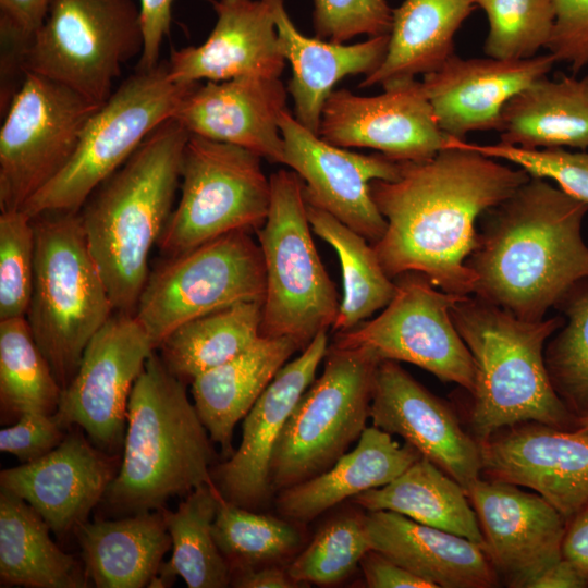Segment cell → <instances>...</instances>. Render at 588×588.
<instances>
[{"instance_id": "obj_27", "label": "cell", "mask_w": 588, "mask_h": 588, "mask_svg": "<svg viewBox=\"0 0 588 588\" xmlns=\"http://www.w3.org/2000/svg\"><path fill=\"white\" fill-rule=\"evenodd\" d=\"M267 1L273 12L280 50L292 68L287 91L294 101V117L318 134L322 109L334 85L346 76H366L376 71L387 54L389 34L353 45L307 37L295 27L284 0Z\"/></svg>"}, {"instance_id": "obj_51", "label": "cell", "mask_w": 588, "mask_h": 588, "mask_svg": "<svg viewBox=\"0 0 588 588\" xmlns=\"http://www.w3.org/2000/svg\"><path fill=\"white\" fill-rule=\"evenodd\" d=\"M562 554L588 580V505L567 520Z\"/></svg>"}, {"instance_id": "obj_43", "label": "cell", "mask_w": 588, "mask_h": 588, "mask_svg": "<svg viewBox=\"0 0 588 588\" xmlns=\"http://www.w3.org/2000/svg\"><path fill=\"white\" fill-rule=\"evenodd\" d=\"M35 274V229L23 210L0 215V320L25 317Z\"/></svg>"}, {"instance_id": "obj_9", "label": "cell", "mask_w": 588, "mask_h": 588, "mask_svg": "<svg viewBox=\"0 0 588 588\" xmlns=\"http://www.w3.org/2000/svg\"><path fill=\"white\" fill-rule=\"evenodd\" d=\"M143 47L140 7L134 0H50L24 66L102 106L122 66Z\"/></svg>"}, {"instance_id": "obj_23", "label": "cell", "mask_w": 588, "mask_h": 588, "mask_svg": "<svg viewBox=\"0 0 588 588\" xmlns=\"http://www.w3.org/2000/svg\"><path fill=\"white\" fill-rule=\"evenodd\" d=\"M287 89L280 78L240 76L193 83L172 118L191 135L245 148L283 163L280 113Z\"/></svg>"}, {"instance_id": "obj_16", "label": "cell", "mask_w": 588, "mask_h": 588, "mask_svg": "<svg viewBox=\"0 0 588 588\" xmlns=\"http://www.w3.org/2000/svg\"><path fill=\"white\" fill-rule=\"evenodd\" d=\"M279 127L283 164L302 179L306 203L331 213L369 243H377L387 221L371 197L370 183L396 180L401 162L380 152L363 155L329 144L287 109L280 113Z\"/></svg>"}, {"instance_id": "obj_19", "label": "cell", "mask_w": 588, "mask_h": 588, "mask_svg": "<svg viewBox=\"0 0 588 588\" xmlns=\"http://www.w3.org/2000/svg\"><path fill=\"white\" fill-rule=\"evenodd\" d=\"M476 512L483 547L494 569L510 587L529 588L558 562L566 519L540 494L479 478L466 492Z\"/></svg>"}, {"instance_id": "obj_3", "label": "cell", "mask_w": 588, "mask_h": 588, "mask_svg": "<svg viewBox=\"0 0 588 588\" xmlns=\"http://www.w3.org/2000/svg\"><path fill=\"white\" fill-rule=\"evenodd\" d=\"M189 135L173 118L164 121L79 210L89 250L119 313L136 309L150 250L173 210Z\"/></svg>"}, {"instance_id": "obj_14", "label": "cell", "mask_w": 588, "mask_h": 588, "mask_svg": "<svg viewBox=\"0 0 588 588\" xmlns=\"http://www.w3.org/2000/svg\"><path fill=\"white\" fill-rule=\"evenodd\" d=\"M393 280L395 293L383 310L371 320L336 332L332 344L365 348L380 362L411 363L471 393L475 363L451 315L463 296L438 289L415 271Z\"/></svg>"}, {"instance_id": "obj_15", "label": "cell", "mask_w": 588, "mask_h": 588, "mask_svg": "<svg viewBox=\"0 0 588 588\" xmlns=\"http://www.w3.org/2000/svg\"><path fill=\"white\" fill-rule=\"evenodd\" d=\"M155 350L134 315H112L88 342L56 414L114 455L124 442L131 391Z\"/></svg>"}, {"instance_id": "obj_12", "label": "cell", "mask_w": 588, "mask_h": 588, "mask_svg": "<svg viewBox=\"0 0 588 588\" xmlns=\"http://www.w3.org/2000/svg\"><path fill=\"white\" fill-rule=\"evenodd\" d=\"M265 293L260 246L248 231H235L150 271L134 316L158 348L181 324L238 303H262Z\"/></svg>"}, {"instance_id": "obj_29", "label": "cell", "mask_w": 588, "mask_h": 588, "mask_svg": "<svg viewBox=\"0 0 588 588\" xmlns=\"http://www.w3.org/2000/svg\"><path fill=\"white\" fill-rule=\"evenodd\" d=\"M296 351L289 338L260 336L242 354L191 381L194 406L224 461L235 451L232 440L236 424Z\"/></svg>"}, {"instance_id": "obj_13", "label": "cell", "mask_w": 588, "mask_h": 588, "mask_svg": "<svg viewBox=\"0 0 588 588\" xmlns=\"http://www.w3.org/2000/svg\"><path fill=\"white\" fill-rule=\"evenodd\" d=\"M69 87L27 72L0 131V209L22 210L70 161L100 108Z\"/></svg>"}, {"instance_id": "obj_17", "label": "cell", "mask_w": 588, "mask_h": 588, "mask_svg": "<svg viewBox=\"0 0 588 588\" xmlns=\"http://www.w3.org/2000/svg\"><path fill=\"white\" fill-rule=\"evenodd\" d=\"M382 88L377 96L333 90L324 102L318 136L342 148H371L400 162L427 160L441 151L446 135L421 82L412 78Z\"/></svg>"}, {"instance_id": "obj_11", "label": "cell", "mask_w": 588, "mask_h": 588, "mask_svg": "<svg viewBox=\"0 0 588 588\" xmlns=\"http://www.w3.org/2000/svg\"><path fill=\"white\" fill-rule=\"evenodd\" d=\"M271 201L261 157L236 145L189 135L181 166V197L158 247L175 256L235 231H258Z\"/></svg>"}, {"instance_id": "obj_45", "label": "cell", "mask_w": 588, "mask_h": 588, "mask_svg": "<svg viewBox=\"0 0 588 588\" xmlns=\"http://www.w3.org/2000/svg\"><path fill=\"white\" fill-rule=\"evenodd\" d=\"M392 17L387 0H314L316 37L331 42L344 44L359 35H388Z\"/></svg>"}, {"instance_id": "obj_24", "label": "cell", "mask_w": 588, "mask_h": 588, "mask_svg": "<svg viewBox=\"0 0 588 588\" xmlns=\"http://www.w3.org/2000/svg\"><path fill=\"white\" fill-rule=\"evenodd\" d=\"M555 62L551 53L519 60L453 53L421 84L441 131L465 139L470 132L498 130L506 102L546 77Z\"/></svg>"}, {"instance_id": "obj_37", "label": "cell", "mask_w": 588, "mask_h": 588, "mask_svg": "<svg viewBox=\"0 0 588 588\" xmlns=\"http://www.w3.org/2000/svg\"><path fill=\"white\" fill-rule=\"evenodd\" d=\"M311 230L339 256L343 295L332 330H350L383 309L395 293V282L383 270L371 243L331 213L307 204Z\"/></svg>"}, {"instance_id": "obj_39", "label": "cell", "mask_w": 588, "mask_h": 588, "mask_svg": "<svg viewBox=\"0 0 588 588\" xmlns=\"http://www.w3.org/2000/svg\"><path fill=\"white\" fill-rule=\"evenodd\" d=\"M212 532L232 574L275 562L291 554L302 541L299 530L291 523L254 513L223 497Z\"/></svg>"}, {"instance_id": "obj_7", "label": "cell", "mask_w": 588, "mask_h": 588, "mask_svg": "<svg viewBox=\"0 0 588 588\" xmlns=\"http://www.w3.org/2000/svg\"><path fill=\"white\" fill-rule=\"evenodd\" d=\"M270 184L269 212L257 231L266 274L260 336H285L303 351L332 328L341 301L310 234L302 179L280 170Z\"/></svg>"}, {"instance_id": "obj_48", "label": "cell", "mask_w": 588, "mask_h": 588, "mask_svg": "<svg viewBox=\"0 0 588 588\" xmlns=\"http://www.w3.org/2000/svg\"><path fill=\"white\" fill-rule=\"evenodd\" d=\"M50 0H0L1 50L25 58Z\"/></svg>"}, {"instance_id": "obj_35", "label": "cell", "mask_w": 588, "mask_h": 588, "mask_svg": "<svg viewBox=\"0 0 588 588\" xmlns=\"http://www.w3.org/2000/svg\"><path fill=\"white\" fill-rule=\"evenodd\" d=\"M221 493L203 485L186 494L175 511L160 509L172 542L169 561L162 562L149 587H168L176 577L188 588H224L232 573L212 532Z\"/></svg>"}, {"instance_id": "obj_31", "label": "cell", "mask_w": 588, "mask_h": 588, "mask_svg": "<svg viewBox=\"0 0 588 588\" xmlns=\"http://www.w3.org/2000/svg\"><path fill=\"white\" fill-rule=\"evenodd\" d=\"M476 0H404L393 10L388 51L359 88L384 87L439 69L454 53V36Z\"/></svg>"}, {"instance_id": "obj_6", "label": "cell", "mask_w": 588, "mask_h": 588, "mask_svg": "<svg viewBox=\"0 0 588 588\" xmlns=\"http://www.w3.org/2000/svg\"><path fill=\"white\" fill-rule=\"evenodd\" d=\"M35 274L25 316L62 390L83 353L115 310L89 250L78 212L33 218Z\"/></svg>"}, {"instance_id": "obj_36", "label": "cell", "mask_w": 588, "mask_h": 588, "mask_svg": "<svg viewBox=\"0 0 588 588\" xmlns=\"http://www.w3.org/2000/svg\"><path fill=\"white\" fill-rule=\"evenodd\" d=\"M261 302H243L189 320L158 346L168 369L192 381L245 352L260 338Z\"/></svg>"}, {"instance_id": "obj_44", "label": "cell", "mask_w": 588, "mask_h": 588, "mask_svg": "<svg viewBox=\"0 0 588 588\" xmlns=\"http://www.w3.org/2000/svg\"><path fill=\"white\" fill-rule=\"evenodd\" d=\"M455 140L485 156L509 161L530 176L553 180L565 193L588 203V151H569L565 148L529 149L501 142L476 144L465 139Z\"/></svg>"}, {"instance_id": "obj_22", "label": "cell", "mask_w": 588, "mask_h": 588, "mask_svg": "<svg viewBox=\"0 0 588 588\" xmlns=\"http://www.w3.org/2000/svg\"><path fill=\"white\" fill-rule=\"evenodd\" d=\"M117 456L97 448L79 430L42 457L2 469L0 487L27 502L64 537L83 523L102 501L114 479Z\"/></svg>"}, {"instance_id": "obj_28", "label": "cell", "mask_w": 588, "mask_h": 588, "mask_svg": "<svg viewBox=\"0 0 588 588\" xmlns=\"http://www.w3.org/2000/svg\"><path fill=\"white\" fill-rule=\"evenodd\" d=\"M421 456L409 443L401 445L392 434L366 427L355 449L330 468L280 490L277 509L285 518L306 524L348 498L391 482Z\"/></svg>"}, {"instance_id": "obj_49", "label": "cell", "mask_w": 588, "mask_h": 588, "mask_svg": "<svg viewBox=\"0 0 588 588\" xmlns=\"http://www.w3.org/2000/svg\"><path fill=\"white\" fill-rule=\"evenodd\" d=\"M174 0H139L144 47L136 70H149L159 62L160 49L169 35Z\"/></svg>"}, {"instance_id": "obj_38", "label": "cell", "mask_w": 588, "mask_h": 588, "mask_svg": "<svg viewBox=\"0 0 588 588\" xmlns=\"http://www.w3.org/2000/svg\"><path fill=\"white\" fill-rule=\"evenodd\" d=\"M62 393L25 317L0 320V408L2 421L25 413L53 414Z\"/></svg>"}, {"instance_id": "obj_18", "label": "cell", "mask_w": 588, "mask_h": 588, "mask_svg": "<svg viewBox=\"0 0 588 588\" xmlns=\"http://www.w3.org/2000/svg\"><path fill=\"white\" fill-rule=\"evenodd\" d=\"M481 475L527 487L566 522L588 505V437L537 421L503 428L479 442Z\"/></svg>"}, {"instance_id": "obj_25", "label": "cell", "mask_w": 588, "mask_h": 588, "mask_svg": "<svg viewBox=\"0 0 588 588\" xmlns=\"http://www.w3.org/2000/svg\"><path fill=\"white\" fill-rule=\"evenodd\" d=\"M217 22L199 46L172 49L170 78L179 84L240 76L280 78L285 59L267 0H211Z\"/></svg>"}, {"instance_id": "obj_4", "label": "cell", "mask_w": 588, "mask_h": 588, "mask_svg": "<svg viewBox=\"0 0 588 588\" xmlns=\"http://www.w3.org/2000/svg\"><path fill=\"white\" fill-rule=\"evenodd\" d=\"M212 443L185 381L154 351L131 391L123 457L101 502L133 515L160 510L199 486H216Z\"/></svg>"}, {"instance_id": "obj_33", "label": "cell", "mask_w": 588, "mask_h": 588, "mask_svg": "<svg viewBox=\"0 0 588 588\" xmlns=\"http://www.w3.org/2000/svg\"><path fill=\"white\" fill-rule=\"evenodd\" d=\"M50 531L46 520L27 502L0 489L1 587H88L84 565L61 550Z\"/></svg>"}, {"instance_id": "obj_41", "label": "cell", "mask_w": 588, "mask_h": 588, "mask_svg": "<svg viewBox=\"0 0 588 588\" xmlns=\"http://www.w3.org/2000/svg\"><path fill=\"white\" fill-rule=\"evenodd\" d=\"M369 550L364 514L341 515L321 527L286 571L299 586L338 584L359 565Z\"/></svg>"}, {"instance_id": "obj_54", "label": "cell", "mask_w": 588, "mask_h": 588, "mask_svg": "<svg viewBox=\"0 0 588 588\" xmlns=\"http://www.w3.org/2000/svg\"><path fill=\"white\" fill-rule=\"evenodd\" d=\"M573 430L588 437V411L577 417Z\"/></svg>"}, {"instance_id": "obj_34", "label": "cell", "mask_w": 588, "mask_h": 588, "mask_svg": "<svg viewBox=\"0 0 588 588\" xmlns=\"http://www.w3.org/2000/svg\"><path fill=\"white\" fill-rule=\"evenodd\" d=\"M352 502L367 511H392L483 546L476 512L463 487L424 456L391 482L367 490Z\"/></svg>"}, {"instance_id": "obj_42", "label": "cell", "mask_w": 588, "mask_h": 588, "mask_svg": "<svg viewBox=\"0 0 588 588\" xmlns=\"http://www.w3.org/2000/svg\"><path fill=\"white\" fill-rule=\"evenodd\" d=\"M489 21L483 51L498 59H527L547 47L554 24L552 0H476Z\"/></svg>"}, {"instance_id": "obj_5", "label": "cell", "mask_w": 588, "mask_h": 588, "mask_svg": "<svg viewBox=\"0 0 588 588\" xmlns=\"http://www.w3.org/2000/svg\"><path fill=\"white\" fill-rule=\"evenodd\" d=\"M476 369L470 426L480 442L526 421L573 430L577 416L555 392L544 360V344L564 320H524L476 295L451 309Z\"/></svg>"}, {"instance_id": "obj_21", "label": "cell", "mask_w": 588, "mask_h": 588, "mask_svg": "<svg viewBox=\"0 0 588 588\" xmlns=\"http://www.w3.org/2000/svg\"><path fill=\"white\" fill-rule=\"evenodd\" d=\"M328 347L327 331H321L298 357L280 368L244 417L240 446L212 469L213 482L223 499L250 510L274 492V448L297 402L315 381Z\"/></svg>"}, {"instance_id": "obj_30", "label": "cell", "mask_w": 588, "mask_h": 588, "mask_svg": "<svg viewBox=\"0 0 588 588\" xmlns=\"http://www.w3.org/2000/svg\"><path fill=\"white\" fill-rule=\"evenodd\" d=\"M74 534L86 576L98 588L150 586L172 548L161 510L87 520Z\"/></svg>"}, {"instance_id": "obj_20", "label": "cell", "mask_w": 588, "mask_h": 588, "mask_svg": "<svg viewBox=\"0 0 588 588\" xmlns=\"http://www.w3.org/2000/svg\"><path fill=\"white\" fill-rule=\"evenodd\" d=\"M372 426L402 437L467 492L481 478L479 442L450 406L416 381L399 362L381 360L375 372Z\"/></svg>"}, {"instance_id": "obj_52", "label": "cell", "mask_w": 588, "mask_h": 588, "mask_svg": "<svg viewBox=\"0 0 588 588\" xmlns=\"http://www.w3.org/2000/svg\"><path fill=\"white\" fill-rule=\"evenodd\" d=\"M234 587L240 588H294L301 587L286 569L267 565L241 569L233 573Z\"/></svg>"}, {"instance_id": "obj_1", "label": "cell", "mask_w": 588, "mask_h": 588, "mask_svg": "<svg viewBox=\"0 0 588 588\" xmlns=\"http://www.w3.org/2000/svg\"><path fill=\"white\" fill-rule=\"evenodd\" d=\"M529 177L449 136L432 158L401 162L396 180L370 183L387 221L372 244L383 270L391 279L419 272L446 293L471 295L476 279L466 261L477 244L478 217Z\"/></svg>"}, {"instance_id": "obj_2", "label": "cell", "mask_w": 588, "mask_h": 588, "mask_svg": "<svg viewBox=\"0 0 588 588\" xmlns=\"http://www.w3.org/2000/svg\"><path fill=\"white\" fill-rule=\"evenodd\" d=\"M588 203L530 176L482 213L466 265L474 295L524 320H541L578 281L588 278L581 236Z\"/></svg>"}, {"instance_id": "obj_32", "label": "cell", "mask_w": 588, "mask_h": 588, "mask_svg": "<svg viewBox=\"0 0 588 588\" xmlns=\"http://www.w3.org/2000/svg\"><path fill=\"white\" fill-rule=\"evenodd\" d=\"M500 142L529 149L588 148V75L542 77L504 106Z\"/></svg>"}, {"instance_id": "obj_50", "label": "cell", "mask_w": 588, "mask_h": 588, "mask_svg": "<svg viewBox=\"0 0 588 588\" xmlns=\"http://www.w3.org/2000/svg\"><path fill=\"white\" fill-rule=\"evenodd\" d=\"M369 588H432L427 580L400 566L385 555L370 549L359 563Z\"/></svg>"}, {"instance_id": "obj_8", "label": "cell", "mask_w": 588, "mask_h": 588, "mask_svg": "<svg viewBox=\"0 0 588 588\" xmlns=\"http://www.w3.org/2000/svg\"><path fill=\"white\" fill-rule=\"evenodd\" d=\"M192 84L173 82L167 61L136 70L90 117L66 166L22 210L32 219L78 212L145 138L172 118Z\"/></svg>"}, {"instance_id": "obj_26", "label": "cell", "mask_w": 588, "mask_h": 588, "mask_svg": "<svg viewBox=\"0 0 588 588\" xmlns=\"http://www.w3.org/2000/svg\"><path fill=\"white\" fill-rule=\"evenodd\" d=\"M370 549L433 587L491 588L499 575L483 546L392 511L364 514Z\"/></svg>"}, {"instance_id": "obj_53", "label": "cell", "mask_w": 588, "mask_h": 588, "mask_svg": "<svg viewBox=\"0 0 588 588\" xmlns=\"http://www.w3.org/2000/svg\"><path fill=\"white\" fill-rule=\"evenodd\" d=\"M588 580L577 567L564 556L532 580L529 588H583Z\"/></svg>"}, {"instance_id": "obj_47", "label": "cell", "mask_w": 588, "mask_h": 588, "mask_svg": "<svg viewBox=\"0 0 588 588\" xmlns=\"http://www.w3.org/2000/svg\"><path fill=\"white\" fill-rule=\"evenodd\" d=\"M554 24L548 45L555 61L574 73L588 64V0H552Z\"/></svg>"}, {"instance_id": "obj_40", "label": "cell", "mask_w": 588, "mask_h": 588, "mask_svg": "<svg viewBox=\"0 0 588 588\" xmlns=\"http://www.w3.org/2000/svg\"><path fill=\"white\" fill-rule=\"evenodd\" d=\"M556 306L567 320L547 345L544 360L555 392L578 417L588 411V278L574 284Z\"/></svg>"}, {"instance_id": "obj_46", "label": "cell", "mask_w": 588, "mask_h": 588, "mask_svg": "<svg viewBox=\"0 0 588 588\" xmlns=\"http://www.w3.org/2000/svg\"><path fill=\"white\" fill-rule=\"evenodd\" d=\"M70 429L56 413H25L1 429L0 451L14 455L22 464L34 462L56 449Z\"/></svg>"}, {"instance_id": "obj_10", "label": "cell", "mask_w": 588, "mask_h": 588, "mask_svg": "<svg viewBox=\"0 0 588 588\" xmlns=\"http://www.w3.org/2000/svg\"><path fill=\"white\" fill-rule=\"evenodd\" d=\"M379 363L365 348L328 347L321 376L297 402L274 448V491L323 473L359 439L370 418Z\"/></svg>"}]
</instances>
